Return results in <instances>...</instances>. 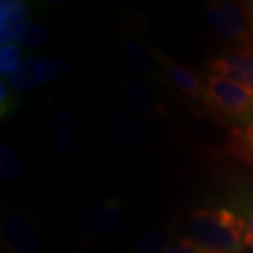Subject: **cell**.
<instances>
[{"label":"cell","mask_w":253,"mask_h":253,"mask_svg":"<svg viewBox=\"0 0 253 253\" xmlns=\"http://www.w3.org/2000/svg\"><path fill=\"white\" fill-rule=\"evenodd\" d=\"M163 253H217L207 249L206 246L200 245L191 236H181L173 239L166 246Z\"/></svg>","instance_id":"obj_19"},{"label":"cell","mask_w":253,"mask_h":253,"mask_svg":"<svg viewBox=\"0 0 253 253\" xmlns=\"http://www.w3.org/2000/svg\"><path fill=\"white\" fill-rule=\"evenodd\" d=\"M206 20L211 34L224 44L226 49L253 46L252 36L241 3L212 0L207 4Z\"/></svg>","instance_id":"obj_3"},{"label":"cell","mask_w":253,"mask_h":253,"mask_svg":"<svg viewBox=\"0 0 253 253\" xmlns=\"http://www.w3.org/2000/svg\"><path fill=\"white\" fill-rule=\"evenodd\" d=\"M241 6H242V10H244L245 17H246L248 26H249V31H251V36H252L253 40V0L242 1Z\"/></svg>","instance_id":"obj_22"},{"label":"cell","mask_w":253,"mask_h":253,"mask_svg":"<svg viewBox=\"0 0 253 253\" xmlns=\"http://www.w3.org/2000/svg\"><path fill=\"white\" fill-rule=\"evenodd\" d=\"M37 56L34 55H24L23 65L14 75H11L7 78L9 84L18 93L21 91H33L36 90L40 86V83L36 81L34 75H33V68L37 62Z\"/></svg>","instance_id":"obj_13"},{"label":"cell","mask_w":253,"mask_h":253,"mask_svg":"<svg viewBox=\"0 0 253 253\" xmlns=\"http://www.w3.org/2000/svg\"><path fill=\"white\" fill-rule=\"evenodd\" d=\"M51 144L59 154L71 152L76 144V121L65 106H58L51 114Z\"/></svg>","instance_id":"obj_11"},{"label":"cell","mask_w":253,"mask_h":253,"mask_svg":"<svg viewBox=\"0 0 253 253\" xmlns=\"http://www.w3.org/2000/svg\"><path fill=\"white\" fill-rule=\"evenodd\" d=\"M23 49L18 44H3L0 46V73L1 78L11 76L23 65Z\"/></svg>","instance_id":"obj_16"},{"label":"cell","mask_w":253,"mask_h":253,"mask_svg":"<svg viewBox=\"0 0 253 253\" xmlns=\"http://www.w3.org/2000/svg\"><path fill=\"white\" fill-rule=\"evenodd\" d=\"M124 222V206L113 196L89 208L82 218V234L87 239H99L118 231Z\"/></svg>","instance_id":"obj_6"},{"label":"cell","mask_w":253,"mask_h":253,"mask_svg":"<svg viewBox=\"0 0 253 253\" xmlns=\"http://www.w3.org/2000/svg\"><path fill=\"white\" fill-rule=\"evenodd\" d=\"M148 49L165 79L170 82L173 86L179 91H181L183 94H186L190 99L199 101L203 104V107L208 109V94L206 83L200 79L197 73L191 68H189L187 65H183V63L174 61L158 46L149 45Z\"/></svg>","instance_id":"obj_4"},{"label":"cell","mask_w":253,"mask_h":253,"mask_svg":"<svg viewBox=\"0 0 253 253\" xmlns=\"http://www.w3.org/2000/svg\"><path fill=\"white\" fill-rule=\"evenodd\" d=\"M117 45L123 58L134 71L158 79L163 78L162 72L149 54V49L145 48L138 37L132 36L131 33H121L117 38Z\"/></svg>","instance_id":"obj_10"},{"label":"cell","mask_w":253,"mask_h":253,"mask_svg":"<svg viewBox=\"0 0 253 253\" xmlns=\"http://www.w3.org/2000/svg\"><path fill=\"white\" fill-rule=\"evenodd\" d=\"M210 73L241 83L253 90V46L225 49L207 62Z\"/></svg>","instance_id":"obj_7"},{"label":"cell","mask_w":253,"mask_h":253,"mask_svg":"<svg viewBox=\"0 0 253 253\" xmlns=\"http://www.w3.org/2000/svg\"><path fill=\"white\" fill-rule=\"evenodd\" d=\"M33 75L40 84L51 83V66L48 58H38L33 68Z\"/></svg>","instance_id":"obj_21"},{"label":"cell","mask_w":253,"mask_h":253,"mask_svg":"<svg viewBox=\"0 0 253 253\" xmlns=\"http://www.w3.org/2000/svg\"><path fill=\"white\" fill-rule=\"evenodd\" d=\"M121 89L128 107L136 116L149 117L162 111L158 104V100L152 93V89L141 76L136 75L124 76L121 82Z\"/></svg>","instance_id":"obj_8"},{"label":"cell","mask_w":253,"mask_h":253,"mask_svg":"<svg viewBox=\"0 0 253 253\" xmlns=\"http://www.w3.org/2000/svg\"><path fill=\"white\" fill-rule=\"evenodd\" d=\"M21 106V96L9 84L4 78L0 79V118L13 117Z\"/></svg>","instance_id":"obj_17"},{"label":"cell","mask_w":253,"mask_h":253,"mask_svg":"<svg viewBox=\"0 0 253 253\" xmlns=\"http://www.w3.org/2000/svg\"><path fill=\"white\" fill-rule=\"evenodd\" d=\"M204 83L208 94V110L214 116L241 129L252 126V89L214 73H207Z\"/></svg>","instance_id":"obj_2"},{"label":"cell","mask_w":253,"mask_h":253,"mask_svg":"<svg viewBox=\"0 0 253 253\" xmlns=\"http://www.w3.org/2000/svg\"><path fill=\"white\" fill-rule=\"evenodd\" d=\"M248 218L231 208H197L190 214V236L217 253H242L246 249Z\"/></svg>","instance_id":"obj_1"},{"label":"cell","mask_w":253,"mask_h":253,"mask_svg":"<svg viewBox=\"0 0 253 253\" xmlns=\"http://www.w3.org/2000/svg\"><path fill=\"white\" fill-rule=\"evenodd\" d=\"M49 33L48 28L38 21H28V24L23 31V36L18 41L21 49L27 51H38L48 44Z\"/></svg>","instance_id":"obj_15"},{"label":"cell","mask_w":253,"mask_h":253,"mask_svg":"<svg viewBox=\"0 0 253 253\" xmlns=\"http://www.w3.org/2000/svg\"><path fill=\"white\" fill-rule=\"evenodd\" d=\"M113 132L120 141L126 144H135L144 136V126L141 121L131 114L118 113L111 120Z\"/></svg>","instance_id":"obj_12"},{"label":"cell","mask_w":253,"mask_h":253,"mask_svg":"<svg viewBox=\"0 0 253 253\" xmlns=\"http://www.w3.org/2000/svg\"><path fill=\"white\" fill-rule=\"evenodd\" d=\"M169 245V232L165 228H156L149 231L141 239H138L129 253H163Z\"/></svg>","instance_id":"obj_14"},{"label":"cell","mask_w":253,"mask_h":253,"mask_svg":"<svg viewBox=\"0 0 253 253\" xmlns=\"http://www.w3.org/2000/svg\"><path fill=\"white\" fill-rule=\"evenodd\" d=\"M245 246L246 249H253V207L248 217V226H246V235H245Z\"/></svg>","instance_id":"obj_23"},{"label":"cell","mask_w":253,"mask_h":253,"mask_svg":"<svg viewBox=\"0 0 253 253\" xmlns=\"http://www.w3.org/2000/svg\"><path fill=\"white\" fill-rule=\"evenodd\" d=\"M1 242L6 253H40V234L31 218L17 211L1 218Z\"/></svg>","instance_id":"obj_5"},{"label":"cell","mask_w":253,"mask_h":253,"mask_svg":"<svg viewBox=\"0 0 253 253\" xmlns=\"http://www.w3.org/2000/svg\"><path fill=\"white\" fill-rule=\"evenodd\" d=\"M30 4L23 0H1L0 3V40L3 44H18L28 24Z\"/></svg>","instance_id":"obj_9"},{"label":"cell","mask_w":253,"mask_h":253,"mask_svg":"<svg viewBox=\"0 0 253 253\" xmlns=\"http://www.w3.org/2000/svg\"><path fill=\"white\" fill-rule=\"evenodd\" d=\"M244 139L248 151H249L251 155L253 156V124L244 129Z\"/></svg>","instance_id":"obj_24"},{"label":"cell","mask_w":253,"mask_h":253,"mask_svg":"<svg viewBox=\"0 0 253 253\" xmlns=\"http://www.w3.org/2000/svg\"><path fill=\"white\" fill-rule=\"evenodd\" d=\"M0 173L3 180H13L21 173V163L18 156L4 144L0 146Z\"/></svg>","instance_id":"obj_18"},{"label":"cell","mask_w":253,"mask_h":253,"mask_svg":"<svg viewBox=\"0 0 253 253\" xmlns=\"http://www.w3.org/2000/svg\"><path fill=\"white\" fill-rule=\"evenodd\" d=\"M48 59L51 66V83L62 81L72 71V62L65 56H52Z\"/></svg>","instance_id":"obj_20"}]
</instances>
